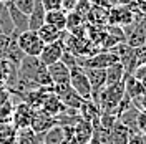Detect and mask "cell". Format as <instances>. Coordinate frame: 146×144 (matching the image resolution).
Segmentation results:
<instances>
[{
  "label": "cell",
  "instance_id": "cell-13",
  "mask_svg": "<svg viewBox=\"0 0 146 144\" xmlns=\"http://www.w3.org/2000/svg\"><path fill=\"white\" fill-rule=\"evenodd\" d=\"M40 109H42L43 113H46V114H50V116L55 118L56 114L63 113L66 108H65L63 103L60 101V98H58L53 91H52V93L45 98V101H43V104H42V108H40Z\"/></svg>",
  "mask_w": 146,
  "mask_h": 144
},
{
  "label": "cell",
  "instance_id": "cell-28",
  "mask_svg": "<svg viewBox=\"0 0 146 144\" xmlns=\"http://www.w3.org/2000/svg\"><path fill=\"white\" fill-rule=\"evenodd\" d=\"M136 129L141 134H146V113H141L139 111L138 119H136Z\"/></svg>",
  "mask_w": 146,
  "mask_h": 144
},
{
  "label": "cell",
  "instance_id": "cell-18",
  "mask_svg": "<svg viewBox=\"0 0 146 144\" xmlns=\"http://www.w3.org/2000/svg\"><path fill=\"white\" fill-rule=\"evenodd\" d=\"M105 73H106V85L105 86L116 85V83H121V81L125 80V70H123V66L118 61L110 65L108 68H105Z\"/></svg>",
  "mask_w": 146,
  "mask_h": 144
},
{
  "label": "cell",
  "instance_id": "cell-4",
  "mask_svg": "<svg viewBox=\"0 0 146 144\" xmlns=\"http://www.w3.org/2000/svg\"><path fill=\"white\" fill-rule=\"evenodd\" d=\"M125 35H126V43L133 48L141 46L146 42V17H141L135 23L128 25L123 28Z\"/></svg>",
  "mask_w": 146,
  "mask_h": 144
},
{
  "label": "cell",
  "instance_id": "cell-8",
  "mask_svg": "<svg viewBox=\"0 0 146 144\" xmlns=\"http://www.w3.org/2000/svg\"><path fill=\"white\" fill-rule=\"evenodd\" d=\"M83 71L86 75V78L90 81L91 86V101L96 103V98H98V93H100L105 85H106V73L103 68H83Z\"/></svg>",
  "mask_w": 146,
  "mask_h": 144
},
{
  "label": "cell",
  "instance_id": "cell-31",
  "mask_svg": "<svg viewBox=\"0 0 146 144\" xmlns=\"http://www.w3.org/2000/svg\"><path fill=\"white\" fill-rule=\"evenodd\" d=\"M10 90L9 88H0V104H3V103H7L10 99Z\"/></svg>",
  "mask_w": 146,
  "mask_h": 144
},
{
  "label": "cell",
  "instance_id": "cell-19",
  "mask_svg": "<svg viewBox=\"0 0 146 144\" xmlns=\"http://www.w3.org/2000/svg\"><path fill=\"white\" fill-rule=\"evenodd\" d=\"M36 33H38L40 38H42V42H43V43H53V42H56V40H60V38H62V33H63V32H60L58 28L52 27V25L43 23L42 27L36 30Z\"/></svg>",
  "mask_w": 146,
  "mask_h": 144
},
{
  "label": "cell",
  "instance_id": "cell-17",
  "mask_svg": "<svg viewBox=\"0 0 146 144\" xmlns=\"http://www.w3.org/2000/svg\"><path fill=\"white\" fill-rule=\"evenodd\" d=\"M129 133L131 131L123 123H119L118 119H116L115 124L111 126V144H128Z\"/></svg>",
  "mask_w": 146,
  "mask_h": 144
},
{
  "label": "cell",
  "instance_id": "cell-5",
  "mask_svg": "<svg viewBox=\"0 0 146 144\" xmlns=\"http://www.w3.org/2000/svg\"><path fill=\"white\" fill-rule=\"evenodd\" d=\"M33 114H35V109L32 106H28L25 101L18 103L17 106H13V111H12V126L15 129L30 127Z\"/></svg>",
  "mask_w": 146,
  "mask_h": 144
},
{
  "label": "cell",
  "instance_id": "cell-6",
  "mask_svg": "<svg viewBox=\"0 0 146 144\" xmlns=\"http://www.w3.org/2000/svg\"><path fill=\"white\" fill-rule=\"evenodd\" d=\"M63 52H65V46H63V42L62 40H56L53 43H45L43 45V50L38 55V60L42 61V65L50 66V65L60 61Z\"/></svg>",
  "mask_w": 146,
  "mask_h": 144
},
{
  "label": "cell",
  "instance_id": "cell-32",
  "mask_svg": "<svg viewBox=\"0 0 146 144\" xmlns=\"http://www.w3.org/2000/svg\"><path fill=\"white\" fill-rule=\"evenodd\" d=\"M136 5H138V9H139V12L146 17V0H136Z\"/></svg>",
  "mask_w": 146,
  "mask_h": 144
},
{
  "label": "cell",
  "instance_id": "cell-27",
  "mask_svg": "<svg viewBox=\"0 0 146 144\" xmlns=\"http://www.w3.org/2000/svg\"><path fill=\"white\" fill-rule=\"evenodd\" d=\"M43 9L48 12V10H58L62 9V0H40Z\"/></svg>",
  "mask_w": 146,
  "mask_h": 144
},
{
  "label": "cell",
  "instance_id": "cell-16",
  "mask_svg": "<svg viewBox=\"0 0 146 144\" xmlns=\"http://www.w3.org/2000/svg\"><path fill=\"white\" fill-rule=\"evenodd\" d=\"M12 38H10V43H9V48H7V53H5V58L3 60H7V61H10L12 65H15V66H18L20 65V61L23 60V56H25V53L20 50V46H18L17 43V36L10 35Z\"/></svg>",
  "mask_w": 146,
  "mask_h": 144
},
{
  "label": "cell",
  "instance_id": "cell-21",
  "mask_svg": "<svg viewBox=\"0 0 146 144\" xmlns=\"http://www.w3.org/2000/svg\"><path fill=\"white\" fill-rule=\"evenodd\" d=\"M65 139V133L62 126H53L52 129H48L45 134H43V141L42 144H63Z\"/></svg>",
  "mask_w": 146,
  "mask_h": 144
},
{
  "label": "cell",
  "instance_id": "cell-7",
  "mask_svg": "<svg viewBox=\"0 0 146 144\" xmlns=\"http://www.w3.org/2000/svg\"><path fill=\"white\" fill-rule=\"evenodd\" d=\"M53 93L60 98V101L65 104V108L68 109H80V106H82V103L85 101V99H82L75 91H73V88L70 86V85H62V86H53Z\"/></svg>",
  "mask_w": 146,
  "mask_h": 144
},
{
  "label": "cell",
  "instance_id": "cell-33",
  "mask_svg": "<svg viewBox=\"0 0 146 144\" xmlns=\"http://www.w3.org/2000/svg\"><path fill=\"white\" fill-rule=\"evenodd\" d=\"M115 2H116V5H131L136 0H115Z\"/></svg>",
  "mask_w": 146,
  "mask_h": 144
},
{
  "label": "cell",
  "instance_id": "cell-15",
  "mask_svg": "<svg viewBox=\"0 0 146 144\" xmlns=\"http://www.w3.org/2000/svg\"><path fill=\"white\" fill-rule=\"evenodd\" d=\"M45 134V133H43ZM43 134H38L35 131H32V127H23L17 129V139L15 144H42Z\"/></svg>",
  "mask_w": 146,
  "mask_h": 144
},
{
  "label": "cell",
  "instance_id": "cell-12",
  "mask_svg": "<svg viewBox=\"0 0 146 144\" xmlns=\"http://www.w3.org/2000/svg\"><path fill=\"white\" fill-rule=\"evenodd\" d=\"M45 13H46V10L43 9L42 2H40V0H35L33 9L28 13V30L36 32L38 28L42 27V25L45 23Z\"/></svg>",
  "mask_w": 146,
  "mask_h": 144
},
{
  "label": "cell",
  "instance_id": "cell-9",
  "mask_svg": "<svg viewBox=\"0 0 146 144\" xmlns=\"http://www.w3.org/2000/svg\"><path fill=\"white\" fill-rule=\"evenodd\" d=\"M5 9H7V13H9L10 22H12V28H13L12 35L18 36L20 33H23L25 30H28V15L22 13L12 2L5 3Z\"/></svg>",
  "mask_w": 146,
  "mask_h": 144
},
{
  "label": "cell",
  "instance_id": "cell-34",
  "mask_svg": "<svg viewBox=\"0 0 146 144\" xmlns=\"http://www.w3.org/2000/svg\"><path fill=\"white\" fill-rule=\"evenodd\" d=\"M141 85H143V88H145V93H146V78H143V80H141Z\"/></svg>",
  "mask_w": 146,
  "mask_h": 144
},
{
  "label": "cell",
  "instance_id": "cell-3",
  "mask_svg": "<svg viewBox=\"0 0 146 144\" xmlns=\"http://www.w3.org/2000/svg\"><path fill=\"white\" fill-rule=\"evenodd\" d=\"M17 43L20 46V50L28 56H38L40 52L43 50V45H45L42 42V38L38 36V33L33 30H25L23 33H20L17 36Z\"/></svg>",
  "mask_w": 146,
  "mask_h": 144
},
{
  "label": "cell",
  "instance_id": "cell-14",
  "mask_svg": "<svg viewBox=\"0 0 146 144\" xmlns=\"http://www.w3.org/2000/svg\"><path fill=\"white\" fill-rule=\"evenodd\" d=\"M45 23L58 28L60 32L66 30V12L62 9L58 10H48L45 13Z\"/></svg>",
  "mask_w": 146,
  "mask_h": 144
},
{
  "label": "cell",
  "instance_id": "cell-10",
  "mask_svg": "<svg viewBox=\"0 0 146 144\" xmlns=\"http://www.w3.org/2000/svg\"><path fill=\"white\" fill-rule=\"evenodd\" d=\"M48 70V76L52 81V86H62V85H68L70 83V68L62 61L46 66Z\"/></svg>",
  "mask_w": 146,
  "mask_h": 144
},
{
  "label": "cell",
  "instance_id": "cell-22",
  "mask_svg": "<svg viewBox=\"0 0 146 144\" xmlns=\"http://www.w3.org/2000/svg\"><path fill=\"white\" fill-rule=\"evenodd\" d=\"M17 129L12 124H3L0 127V144H15Z\"/></svg>",
  "mask_w": 146,
  "mask_h": 144
},
{
  "label": "cell",
  "instance_id": "cell-11",
  "mask_svg": "<svg viewBox=\"0 0 146 144\" xmlns=\"http://www.w3.org/2000/svg\"><path fill=\"white\" fill-rule=\"evenodd\" d=\"M53 126H56V121H55L53 116L43 113L42 109H35V114L32 118V123H30V127L32 131H35L38 134H43L48 129H52Z\"/></svg>",
  "mask_w": 146,
  "mask_h": 144
},
{
  "label": "cell",
  "instance_id": "cell-20",
  "mask_svg": "<svg viewBox=\"0 0 146 144\" xmlns=\"http://www.w3.org/2000/svg\"><path fill=\"white\" fill-rule=\"evenodd\" d=\"M106 17H108L106 9L91 5L90 10H88V15H86V22H90L93 25H106Z\"/></svg>",
  "mask_w": 146,
  "mask_h": 144
},
{
  "label": "cell",
  "instance_id": "cell-2",
  "mask_svg": "<svg viewBox=\"0 0 146 144\" xmlns=\"http://www.w3.org/2000/svg\"><path fill=\"white\" fill-rule=\"evenodd\" d=\"M70 86L73 88V91L80 96L82 99H91V86L90 81L86 78V75L83 71L82 66H73L70 68Z\"/></svg>",
  "mask_w": 146,
  "mask_h": 144
},
{
  "label": "cell",
  "instance_id": "cell-24",
  "mask_svg": "<svg viewBox=\"0 0 146 144\" xmlns=\"http://www.w3.org/2000/svg\"><path fill=\"white\" fill-rule=\"evenodd\" d=\"M12 3H13L22 13L28 15V13L32 12V9H33V5H35V0H12Z\"/></svg>",
  "mask_w": 146,
  "mask_h": 144
},
{
  "label": "cell",
  "instance_id": "cell-23",
  "mask_svg": "<svg viewBox=\"0 0 146 144\" xmlns=\"http://www.w3.org/2000/svg\"><path fill=\"white\" fill-rule=\"evenodd\" d=\"M12 111H13V104L10 99L7 103L0 104V123L2 124H12Z\"/></svg>",
  "mask_w": 146,
  "mask_h": 144
},
{
  "label": "cell",
  "instance_id": "cell-29",
  "mask_svg": "<svg viewBox=\"0 0 146 144\" xmlns=\"http://www.w3.org/2000/svg\"><path fill=\"white\" fill-rule=\"evenodd\" d=\"M133 76L136 78V80H143V78H146V63L143 65H138L136 68H135V71H133Z\"/></svg>",
  "mask_w": 146,
  "mask_h": 144
},
{
  "label": "cell",
  "instance_id": "cell-25",
  "mask_svg": "<svg viewBox=\"0 0 146 144\" xmlns=\"http://www.w3.org/2000/svg\"><path fill=\"white\" fill-rule=\"evenodd\" d=\"M10 35H5V33H0V60L5 58V53H7V48H9L10 43Z\"/></svg>",
  "mask_w": 146,
  "mask_h": 144
},
{
  "label": "cell",
  "instance_id": "cell-35",
  "mask_svg": "<svg viewBox=\"0 0 146 144\" xmlns=\"http://www.w3.org/2000/svg\"><path fill=\"white\" fill-rule=\"evenodd\" d=\"M2 3H9V2H12V0H0Z\"/></svg>",
  "mask_w": 146,
  "mask_h": 144
},
{
  "label": "cell",
  "instance_id": "cell-26",
  "mask_svg": "<svg viewBox=\"0 0 146 144\" xmlns=\"http://www.w3.org/2000/svg\"><path fill=\"white\" fill-rule=\"evenodd\" d=\"M131 104H133L138 111L146 113V93H143V94H139L138 98H135L133 101H131Z\"/></svg>",
  "mask_w": 146,
  "mask_h": 144
},
{
  "label": "cell",
  "instance_id": "cell-30",
  "mask_svg": "<svg viewBox=\"0 0 146 144\" xmlns=\"http://www.w3.org/2000/svg\"><path fill=\"white\" fill-rule=\"evenodd\" d=\"M128 144H145V141H143V134H141V133H129Z\"/></svg>",
  "mask_w": 146,
  "mask_h": 144
},
{
  "label": "cell",
  "instance_id": "cell-1",
  "mask_svg": "<svg viewBox=\"0 0 146 144\" xmlns=\"http://www.w3.org/2000/svg\"><path fill=\"white\" fill-rule=\"evenodd\" d=\"M110 50L116 55L118 63L125 70V75H133L135 68L138 66L136 65V48H133V46L128 45L126 42H123V43H118V45H115Z\"/></svg>",
  "mask_w": 146,
  "mask_h": 144
}]
</instances>
